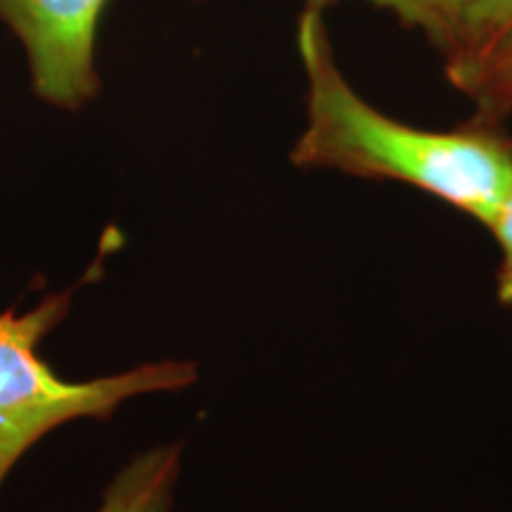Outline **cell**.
Returning a JSON list of instances; mask_svg holds the SVG:
<instances>
[{
	"label": "cell",
	"mask_w": 512,
	"mask_h": 512,
	"mask_svg": "<svg viewBox=\"0 0 512 512\" xmlns=\"http://www.w3.org/2000/svg\"><path fill=\"white\" fill-rule=\"evenodd\" d=\"M323 15L304 8L297 22L306 128L292 147V164L411 185L484 226L512 188V136L479 119L430 131L380 112L337 67Z\"/></svg>",
	"instance_id": "obj_1"
},
{
	"label": "cell",
	"mask_w": 512,
	"mask_h": 512,
	"mask_svg": "<svg viewBox=\"0 0 512 512\" xmlns=\"http://www.w3.org/2000/svg\"><path fill=\"white\" fill-rule=\"evenodd\" d=\"M72 309V290L27 313L0 316V486L17 460L48 432L79 418L107 420L126 399L178 392L197 380L195 363H145L91 382H67L38 356V344Z\"/></svg>",
	"instance_id": "obj_2"
},
{
	"label": "cell",
	"mask_w": 512,
	"mask_h": 512,
	"mask_svg": "<svg viewBox=\"0 0 512 512\" xmlns=\"http://www.w3.org/2000/svg\"><path fill=\"white\" fill-rule=\"evenodd\" d=\"M107 0H0V22L24 46L31 88L48 105L76 112L98 98L95 38Z\"/></svg>",
	"instance_id": "obj_3"
},
{
	"label": "cell",
	"mask_w": 512,
	"mask_h": 512,
	"mask_svg": "<svg viewBox=\"0 0 512 512\" xmlns=\"http://www.w3.org/2000/svg\"><path fill=\"white\" fill-rule=\"evenodd\" d=\"M446 76L475 102V119L503 124L512 114V24L486 48L448 60Z\"/></svg>",
	"instance_id": "obj_4"
},
{
	"label": "cell",
	"mask_w": 512,
	"mask_h": 512,
	"mask_svg": "<svg viewBox=\"0 0 512 512\" xmlns=\"http://www.w3.org/2000/svg\"><path fill=\"white\" fill-rule=\"evenodd\" d=\"M181 448L166 444L133 458L107 486L98 512H169L181 470Z\"/></svg>",
	"instance_id": "obj_5"
},
{
	"label": "cell",
	"mask_w": 512,
	"mask_h": 512,
	"mask_svg": "<svg viewBox=\"0 0 512 512\" xmlns=\"http://www.w3.org/2000/svg\"><path fill=\"white\" fill-rule=\"evenodd\" d=\"M342 3L351 0H304V8L325 12ZM356 3L389 12L406 29L420 31L446 62L465 46L467 15L475 0H356Z\"/></svg>",
	"instance_id": "obj_6"
},
{
	"label": "cell",
	"mask_w": 512,
	"mask_h": 512,
	"mask_svg": "<svg viewBox=\"0 0 512 512\" xmlns=\"http://www.w3.org/2000/svg\"><path fill=\"white\" fill-rule=\"evenodd\" d=\"M512 24V0H475L467 15L465 46L456 57L472 55L489 46L494 38ZM451 57V60H456ZM448 62V60H446Z\"/></svg>",
	"instance_id": "obj_7"
},
{
	"label": "cell",
	"mask_w": 512,
	"mask_h": 512,
	"mask_svg": "<svg viewBox=\"0 0 512 512\" xmlns=\"http://www.w3.org/2000/svg\"><path fill=\"white\" fill-rule=\"evenodd\" d=\"M484 226L489 228L491 238L501 249V266L496 275L498 299L512 306V188L505 192V197L498 202L494 214L484 221Z\"/></svg>",
	"instance_id": "obj_8"
}]
</instances>
